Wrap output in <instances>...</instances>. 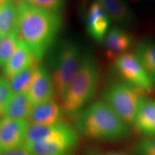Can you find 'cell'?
<instances>
[{"mask_svg": "<svg viewBox=\"0 0 155 155\" xmlns=\"http://www.w3.org/2000/svg\"><path fill=\"white\" fill-rule=\"evenodd\" d=\"M131 126L144 137L155 136V99L147 96L141 100Z\"/></svg>", "mask_w": 155, "mask_h": 155, "instance_id": "13", "label": "cell"}, {"mask_svg": "<svg viewBox=\"0 0 155 155\" xmlns=\"http://www.w3.org/2000/svg\"><path fill=\"white\" fill-rule=\"evenodd\" d=\"M2 152L1 151H0V155H2Z\"/></svg>", "mask_w": 155, "mask_h": 155, "instance_id": "31", "label": "cell"}, {"mask_svg": "<svg viewBox=\"0 0 155 155\" xmlns=\"http://www.w3.org/2000/svg\"><path fill=\"white\" fill-rule=\"evenodd\" d=\"M18 24V5L10 1L0 6V35L5 37L16 32Z\"/></svg>", "mask_w": 155, "mask_h": 155, "instance_id": "19", "label": "cell"}, {"mask_svg": "<svg viewBox=\"0 0 155 155\" xmlns=\"http://www.w3.org/2000/svg\"><path fill=\"white\" fill-rule=\"evenodd\" d=\"M29 5L53 12L61 13L65 0H25Z\"/></svg>", "mask_w": 155, "mask_h": 155, "instance_id": "23", "label": "cell"}, {"mask_svg": "<svg viewBox=\"0 0 155 155\" xmlns=\"http://www.w3.org/2000/svg\"><path fill=\"white\" fill-rule=\"evenodd\" d=\"M35 62L38 61L35 59L29 48L19 40L17 49L3 68L5 78L7 80H9L15 75L28 68Z\"/></svg>", "mask_w": 155, "mask_h": 155, "instance_id": "15", "label": "cell"}, {"mask_svg": "<svg viewBox=\"0 0 155 155\" xmlns=\"http://www.w3.org/2000/svg\"><path fill=\"white\" fill-rule=\"evenodd\" d=\"M19 40L16 32L3 37L0 45V68H4L17 49Z\"/></svg>", "mask_w": 155, "mask_h": 155, "instance_id": "21", "label": "cell"}, {"mask_svg": "<svg viewBox=\"0 0 155 155\" xmlns=\"http://www.w3.org/2000/svg\"><path fill=\"white\" fill-rule=\"evenodd\" d=\"M2 155H31L24 147H19V148L15 149V150L9 151L7 152L2 153Z\"/></svg>", "mask_w": 155, "mask_h": 155, "instance_id": "26", "label": "cell"}, {"mask_svg": "<svg viewBox=\"0 0 155 155\" xmlns=\"http://www.w3.org/2000/svg\"><path fill=\"white\" fill-rule=\"evenodd\" d=\"M155 85V40L145 38L137 44L134 52Z\"/></svg>", "mask_w": 155, "mask_h": 155, "instance_id": "17", "label": "cell"}, {"mask_svg": "<svg viewBox=\"0 0 155 155\" xmlns=\"http://www.w3.org/2000/svg\"><path fill=\"white\" fill-rule=\"evenodd\" d=\"M111 22L101 6L94 0L86 14V28L90 38L95 42L103 43Z\"/></svg>", "mask_w": 155, "mask_h": 155, "instance_id": "10", "label": "cell"}, {"mask_svg": "<svg viewBox=\"0 0 155 155\" xmlns=\"http://www.w3.org/2000/svg\"><path fill=\"white\" fill-rule=\"evenodd\" d=\"M29 125L24 120L6 116L0 119V151L5 153L23 147Z\"/></svg>", "mask_w": 155, "mask_h": 155, "instance_id": "8", "label": "cell"}, {"mask_svg": "<svg viewBox=\"0 0 155 155\" xmlns=\"http://www.w3.org/2000/svg\"><path fill=\"white\" fill-rule=\"evenodd\" d=\"M10 1H12V0H0V6L5 5V4L9 2Z\"/></svg>", "mask_w": 155, "mask_h": 155, "instance_id": "28", "label": "cell"}, {"mask_svg": "<svg viewBox=\"0 0 155 155\" xmlns=\"http://www.w3.org/2000/svg\"><path fill=\"white\" fill-rule=\"evenodd\" d=\"M137 155H155V136L143 137L134 148Z\"/></svg>", "mask_w": 155, "mask_h": 155, "instance_id": "24", "label": "cell"}, {"mask_svg": "<svg viewBox=\"0 0 155 155\" xmlns=\"http://www.w3.org/2000/svg\"><path fill=\"white\" fill-rule=\"evenodd\" d=\"M63 108L55 101L50 100L33 106L28 121L32 124L53 125L61 122Z\"/></svg>", "mask_w": 155, "mask_h": 155, "instance_id": "14", "label": "cell"}, {"mask_svg": "<svg viewBox=\"0 0 155 155\" xmlns=\"http://www.w3.org/2000/svg\"><path fill=\"white\" fill-rule=\"evenodd\" d=\"M23 147L31 155H73L76 147L63 141H40Z\"/></svg>", "mask_w": 155, "mask_h": 155, "instance_id": "16", "label": "cell"}, {"mask_svg": "<svg viewBox=\"0 0 155 155\" xmlns=\"http://www.w3.org/2000/svg\"><path fill=\"white\" fill-rule=\"evenodd\" d=\"M55 92L52 75L47 68L39 66L35 71L32 83L27 95L32 106L53 99Z\"/></svg>", "mask_w": 155, "mask_h": 155, "instance_id": "9", "label": "cell"}, {"mask_svg": "<svg viewBox=\"0 0 155 155\" xmlns=\"http://www.w3.org/2000/svg\"><path fill=\"white\" fill-rule=\"evenodd\" d=\"M86 155H129L120 152H112V151H99L96 150H89Z\"/></svg>", "mask_w": 155, "mask_h": 155, "instance_id": "25", "label": "cell"}, {"mask_svg": "<svg viewBox=\"0 0 155 155\" xmlns=\"http://www.w3.org/2000/svg\"><path fill=\"white\" fill-rule=\"evenodd\" d=\"M40 141H63L77 146L78 134L75 128L62 121L48 126L30 124L24 145Z\"/></svg>", "mask_w": 155, "mask_h": 155, "instance_id": "7", "label": "cell"}, {"mask_svg": "<svg viewBox=\"0 0 155 155\" xmlns=\"http://www.w3.org/2000/svg\"><path fill=\"white\" fill-rule=\"evenodd\" d=\"M103 43L108 55L114 59L122 54L129 53L134 45V39L125 28L115 26L110 28Z\"/></svg>", "mask_w": 155, "mask_h": 155, "instance_id": "12", "label": "cell"}, {"mask_svg": "<svg viewBox=\"0 0 155 155\" xmlns=\"http://www.w3.org/2000/svg\"><path fill=\"white\" fill-rule=\"evenodd\" d=\"M114 68L121 81L150 94L155 85L134 53H127L114 59Z\"/></svg>", "mask_w": 155, "mask_h": 155, "instance_id": "6", "label": "cell"}, {"mask_svg": "<svg viewBox=\"0 0 155 155\" xmlns=\"http://www.w3.org/2000/svg\"><path fill=\"white\" fill-rule=\"evenodd\" d=\"M101 6L111 22L123 28L134 25L137 17L127 0H95Z\"/></svg>", "mask_w": 155, "mask_h": 155, "instance_id": "11", "label": "cell"}, {"mask_svg": "<svg viewBox=\"0 0 155 155\" xmlns=\"http://www.w3.org/2000/svg\"><path fill=\"white\" fill-rule=\"evenodd\" d=\"M32 108L33 106L26 94H13L7 105L5 116L14 119L28 121Z\"/></svg>", "mask_w": 155, "mask_h": 155, "instance_id": "18", "label": "cell"}, {"mask_svg": "<svg viewBox=\"0 0 155 155\" xmlns=\"http://www.w3.org/2000/svg\"><path fill=\"white\" fill-rule=\"evenodd\" d=\"M61 13L38 8L24 1L18 5L17 38L29 48L36 61H42L62 28Z\"/></svg>", "mask_w": 155, "mask_h": 155, "instance_id": "1", "label": "cell"}, {"mask_svg": "<svg viewBox=\"0 0 155 155\" xmlns=\"http://www.w3.org/2000/svg\"><path fill=\"white\" fill-rule=\"evenodd\" d=\"M75 129L96 141H119L129 136V125L103 100L96 101L78 115Z\"/></svg>", "mask_w": 155, "mask_h": 155, "instance_id": "2", "label": "cell"}, {"mask_svg": "<svg viewBox=\"0 0 155 155\" xmlns=\"http://www.w3.org/2000/svg\"><path fill=\"white\" fill-rule=\"evenodd\" d=\"M130 4H134V5H139V4H144L147 2H150L151 0H127Z\"/></svg>", "mask_w": 155, "mask_h": 155, "instance_id": "27", "label": "cell"}, {"mask_svg": "<svg viewBox=\"0 0 155 155\" xmlns=\"http://www.w3.org/2000/svg\"><path fill=\"white\" fill-rule=\"evenodd\" d=\"M2 39H3V37L0 35V45H1V43H2Z\"/></svg>", "mask_w": 155, "mask_h": 155, "instance_id": "30", "label": "cell"}, {"mask_svg": "<svg viewBox=\"0 0 155 155\" xmlns=\"http://www.w3.org/2000/svg\"><path fill=\"white\" fill-rule=\"evenodd\" d=\"M84 52L73 40L63 42L58 48L52 73L55 91L61 99L78 71Z\"/></svg>", "mask_w": 155, "mask_h": 155, "instance_id": "4", "label": "cell"}, {"mask_svg": "<svg viewBox=\"0 0 155 155\" xmlns=\"http://www.w3.org/2000/svg\"><path fill=\"white\" fill-rule=\"evenodd\" d=\"M12 1H13L14 2H15L17 4V5H19L20 3H22V2H24L25 0H12Z\"/></svg>", "mask_w": 155, "mask_h": 155, "instance_id": "29", "label": "cell"}, {"mask_svg": "<svg viewBox=\"0 0 155 155\" xmlns=\"http://www.w3.org/2000/svg\"><path fill=\"white\" fill-rule=\"evenodd\" d=\"M99 81V71L95 56L90 51L83 53L78 71L62 98L63 113L78 114L96 94Z\"/></svg>", "mask_w": 155, "mask_h": 155, "instance_id": "3", "label": "cell"}, {"mask_svg": "<svg viewBox=\"0 0 155 155\" xmlns=\"http://www.w3.org/2000/svg\"><path fill=\"white\" fill-rule=\"evenodd\" d=\"M147 95L141 89L119 81L112 83L105 89L101 100L130 126L140 102Z\"/></svg>", "mask_w": 155, "mask_h": 155, "instance_id": "5", "label": "cell"}, {"mask_svg": "<svg viewBox=\"0 0 155 155\" xmlns=\"http://www.w3.org/2000/svg\"><path fill=\"white\" fill-rule=\"evenodd\" d=\"M12 95L8 81L0 76V119L5 116L7 105Z\"/></svg>", "mask_w": 155, "mask_h": 155, "instance_id": "22", "label": "cell"}, {"mask_svg": "<svg viewBox=\"0 0 155 155\" xmlns=\"http://www.w3.org/2000/svg\"><path fill=\"white\" fill-rule=\"evenodd\" d=\"M39 65V62H35L28 68L15 75L9 80H7L13 94H27L32 83L35 71Z\"/></svg>", "mask_w": 155, "mask_h": 155, "instance_id": "20", "label": "cell"}]
</instances>
